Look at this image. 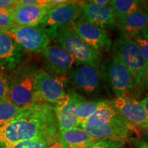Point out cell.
Instances as JSON below:
<instances>
[{"instance_id": "obj_1", "label": "cell", "mask_w": 148, "mask_h": 148, "mask_svg": "<svg viewBox=\"0 0 148 148\" xmlns=\"http://www.w3.org/2000/svg\"><path fill=\"white\" fill-rule=\"evenodd\" d=\"M58 134L53 105L38 103L25 107L15 119L0 126V148H12L25 140Z\"/></svg>"}, {"instance_id": "obj_2", "label": "cell", "mask_w": 148, "mask_h": 148, "mask_svg": "<svg viewBox=\"0 0 148 148\" xmlns=\"http://www.w3.org/2000/svg\"><path fill=\"white\" fill-rule=\"evenodd\" d=\"M38 70L34 63L24 61L8 72L10 90L7 98L21 108L42 103L35 90V79Z\"/></svg>"}, {"instance_id": "obj_3", "label": "cell", "mask_w": 148, "mask_h": 148, "mask_svg": "<svg viewBox=\"0 0 148 148\" xmlns=\"http://www.w3.org/2000/svg\"><path fill=\"white\" fill-rule=\"evenodd\" d=\"M100 69L107 90L114 93L115 97H130V94L138 88L130 72L114 55L101 64Z\"/></svg>"}, {"instance_id": "obj_4", "label": "cell", "mask_w": 148, "mask_h": 148, "mask_svg": "<svg viewBox=\"0 0 148 148\" xmlns=\"http://www.w3.org/2000/svg\"><path fill=\"white\" fill-rule=\"evenodd\" d=\"M56 40L61 48L75 58L76 64H86L99 69L101 54L91 49L72 29L70 25L58 29Z\"/></svg>"}, {"instance_id": "obj_5", "label": "cell", "mask_w": 148, "mask_h": 148, "mask_svg": "<svg viewBox=\"0 0 148 148\" xmlns=\"http://www.w3.org/2000/svg\"><path fill=\"white\" fill-rule=\"evenodd\" d=\"M111 49L112 54L119 59L128 69L134 77L138 88H139L144 79L147 65L134 40L123 35L114 40Z\"/></svg>"}, {"instance_id": "obj_6", "label": "cell", "mask_w": 148, "mask_h": 148, "mask_svg": "<svg viewBox=\"0 0 148 148\" xmlns=\"http://www.w3.org/2000/svg\"><path fill=\"white\" fill-rule=\"evenodd\" d=\"M80 15V1H66L49 10L39 24L50 39L55 38L60 27L71 24Z\"/></svg>"}, {"instance_id": "obj_7", "label": "cell", "mask_w": 148, "mask_h": 148, "mask_svg": "<svg viewBox=\"0 0 148 148\" xmlns=\"http://www.w3.org/2000/svg\"><path fill=\"white\" fill-rule=\"evenodd\" d=\"M69 75H53L39 69L35 79V90L42 103L54 104L66 94Z\"/></svg>"}, {"instance_id": "obj_8", "label": "cell", "mask_w": 148, "mask_h": 148, "mask_svg": "<svg viewBox=\"0 0 148 148\" xmlns=\"http://www.w3.org/2000/svg\"><path fill=\"white\" fill-rule=\"evenodd\" d=\"M72 29L85 43L99 53L108 52L112 41L106 31L79 16L69 24Z\"/></svg>"}, {"instance_id": "obj_9", "label": "cell", "mask_w": 148, "mask_h": 148, "mask_svg": "<svg viewBox=\"0 0 148 148\" xmlns=\"http://www.w3.org/2000/svg\"><path fill=\"white\" fill-rule=\"evenodd\" d=\"M110 102L136 134L139 130H147L148 114L140 101L131 97H119Z\"/></svg>"}, {"instance_id": "obj_10", "label": "cell", "mask_w": 148, "mask_h": 148, "mask_svg": "<svg viewBox=\"0 0 148 148\" xmlns=\"http://www.w3.org/2000/svg\"><path fill=\"white\" fill-rule=\"evenodd\" d=\"M69 82L74 88L87 96L101 91V76L99 69L86 64H76L69 73Z\"/></svg>"}, {"instance_id": "obj_11", "label": "cell", "mask_w": 148, "mask_h": 148, "mask_svg": "<svg viewBox=\"0 0 148 148\" xmlns=\"http://www.w3.org/2000/svg\"><path fill=\"white\" fill-rule=\"evenodd\" d=\"M25 51L34 53H42L49 46L50 38L39 26H15L7 32Z\"/></svg>"}, {"instance_id": "obj_12", "label": "cell", "mask_w": 148, "mask_h": 148, "mask_svg": "<svg viewBox=\"0 0 148 148\" xmlns=\"http://www.w3.org/2000/svg\"><path fill=\"white\" fill-rule=\"evenodd\" d=\"M44 70L53 75H69L75 58L59 45H49L42 53Z\"/></svg>"}, {"instance_id": "obj_13", "label": "cell", "mask_w": 148, "mask_h": 148, "mask_svg": "<svg viewBox=\"0 0 148 148\" xmlns=\"http://www.w3.org/2000/svg\"><path fill=\"white\" fill-rule=\"evenodd\" d=\"M75 90L69 89L63 97L53 104L58 123V132L79 127L75 112Z\"/></svg>"}, {"instance_id": "obj_14", "label": "cell", "mask_w": 148, "mask_h": 148, "mask_svg": "<svg viewBox=\"0 0 148 148\" xmlns=\"http://www.w3.org/2000/svg\"><path fill=\"white\" fill-rule=\"evenodd\" d=\"M27 51L5 32H0V68L10 72L25 61Z\"/></svg>"}, {"instance_id": "obj_15", "label": "cell", "mask_w": 148, "mask_h": 148, "mask_svg": "<svg viewBox=\"0 0 148 148\" xmlns=\"http://www.w3.org/2000/svg\"><path fill=\"white\" fill-rule=\"evenodd\" d=\"M54 6L51 0H44L38 4L14 6V23L16 26L38 27L49 10Z\"/></svg>"}, {"instance_id": "obj_16", "label": "cell", "mask_w": 148, "mask_h": 148, "mask_svg": "<svg viewBox=\"0 0 148 148\" xmlns=\"http://www.w3.org/2000/svg\"><path fill=\"white\" fill-rule=\"evenodd\" d=\"M79 127L97 140H119L126 141L131 132L136 133L125 121L114 122L100 127H92L82 123Z\"/></svg>"}, {"instance_id": "obj_17", "label": "cell", "mask_w": 148, "mask_h": 148, "mask_svg": "<svg viewBox=\"0 0 148 148\" xmlns=\"http://www.w3.org/2000/svg\"><path fill=\"white\" fill-rule=\"evenodd\" d=\"M81 17L100 28L115 25V17L110 5H99L86 1H80Z\"/></svg>"}, {"instance_id": "obj_18", "label": "cell", "mask_w": 148, "mask_h": 148, "mask_svg": "<svg viewBox=\"0 0 148 148\" xmlns=\"http://www.w3.org/2000/svg\"><path fill=\"white\" fill-rule=\"evenodd\" d=\"M115 25L121 31L123 36L133 38L148 26V14L140 9L115 20Z\"/></svg>"}, {"instance_id": "obj_19", "label": "cell", "mask_w": 148, "mask_h": 148, "mask_svg": "<svg viewBox=\"0 0 148 148\" xmlns=\"http://www.w3.org/2000/svg\"><path fill=\"white\" fill-rule=\"evenodd\" d=\"M124 121L125 120L116 110L110 101L102 99L95 113L92 114L84 123L92 127H100L114 122Z\"/></svg>"}, {"instance_id": "obj_20", "label": "cell", "mask_w": 148, "mask_h": 148, "mask_svg": "<svg viewBox=\"0 0 148 148\" xmlns=\"http://www.w3.org/2000/svg\"><path fill=\"white\" fill-rule=\"evenodd\" d=\"M58 137L65 148H87L98 141L80 127L58 132Z\"/></svg>"}, {"instance_id": "obj_21", "label": "cell", "mask_w": 148, "mask_h": 148, "mask_svg": "<svg viewBox=\"0 0 148 148\" xmlns=\"http://www.w3.org/2000/svg\"><path fill=\"white\" fill-rule=\"evenodd\" d=\"M75 112L79 125L84 123L92 114L95 113L101 100L89 101L76 92L75 95Z\"/></svg>"}, {"instance_id": "obj_22", "label": "cell", "mask_w": 148, "mask_h": 148, "mask_svg": "<svg viewBox=\"0 0 148 148\" xmlns=\"http://www.w3.org/2000/svg\"><path fill=\"white\" fill-rule=\"evenodd\" d=\"M141 5L142 1L138 0H112L109 3L114 12L115 20L140 10Z\"/></svg>"}, {"instance_id": "obj_23", "label": "cell", "mask_w": 148, "mask_h": 148, "mask_svg": "<svg viewBox=\"0 0 148 148\" xmlns=\"http://www.w3.org/2000/svg\"><path fill=\"white\" fill-rule=\"evenodd\" d=\"M23 108L16 106L7 97L0 99V126L15 119Z\"/></svg>"}, {"instance_id": "obj_24", "label": "cell", "mask_w": 148, "mask_h": 148, "mask_svg": "<svg viewBox=\"0 0 148 148\" xmlns=\"http://www.w3.org/2000/svg\"><path fill=\"white\" fill-rule=\"evenodd\" d=\"M58 138V134L53 136L25 140L17 144L12 148H48Z\"/></svg>"}, {"instance_id": "obj_25", "label": "cell", "mask_w": 148, "mask_h": 148, "mask_svg": "<svg viewBox=\"0 0 148 148\" xmlns=\"http://www.w3.org/2000/svg\"><path fill=\"white\" fill-rule=\"evenodd\" d=\"M13 8L0 10V32H7L16 26L13 18Z\"/></svg>"}, {"instance_id": "obj_26", "label": "cell", "mask_w": 148, "mask_h": 148, "mask_svg": "<svg viewBox=\"0 0 148 148\" xmlns=\"http://www.w3.org/2000/svg\"><path fill=\"white\" fill-rule=\"evenodd\" d=\"M10 90V80L8 74L0 68V99L8 97Z\"/></svg>"}, {"instance_id": "obj_27", "label": "cell", "mask_w": 148, "mask_h": 148, "mask_svg": "<svg viewBox=\"0 0 148 148\" xmlns=\"http://www.w3.org/2000/svg\"><path fill=\"white\" fill-rule=\"evenodd\" d=\"M125 141L119 140H100L87 148H123Z\"/></svg>"}, {"instance_id": "obj_28", "label": "cell", "mask_w": 148, "mask_h": 148, "mask_svg": "<svg viewBox=\"0 0 148 148\" xmlns=\"http://www.w3.org/2000/svg\"><path fill=\"white\" fill-rule=\"evenodd\" d=\"M136 44L140 51L142 58L145 61L147 67L148 66V39L144 38L139 35L134 37L132 38Z\"/></svg>"}, {"instance_id": "obj_29", "label": "cell", "mask_w": 148, "mask_h": 148, "mask_svg": "<svg viewBox=\"0 0 148 148\" xmlns=\"http://www.w3.org/2000/svg\"><path fill=\"white\" fill-rule=\"evenodd\" d=\"M133 148H148V142L138 138H129L128 140Z\"/></svg>"}, {"instance_id": "obj_30", "label": "cell", "mask_w": 148, "mask_h": 148, "mask_svg": "<svg viewBox=\"0 0 148 148\" xmlns=\"http://www.w3.org/2000/svg\"><path fill=\"white\" fill-rule=\"evenodd\" d=\"M16 3V0H0V10L13 8Z\"/></svg>"}, {"instance_id": "obj_31", "label": "cell", "mask_w": 148, "mask_h": 148, "mask_svg": "<svg viewBox=\"0 0 148 148\" xmlns=\"http://www.w3.org/2000/svg\"><path fill=\"white\" fill-rule=\"evenodd\" d=\"M86 2L99 5H108L110 3V0H89L86 1Z\"/></svg>"}, {"instance_id": "obj_32", "label": "cell", "mask_w": 148, "mask_h": 148, "mask_svg": "<svg viewBox=\"0 0 148 148\" xmlns=\"http://www.w3.org/2000/svg\"><path fill=\"white\" fill-rule=\"evenodd\" d=\"M48 148H65L64 144L62 143V141L59 139V137L54 143H53Z\"/></svg>"}, {"instance_id": "obj_33", "label": "cell", "mask_w": 148, "mask_h": 148, "mask_svg": "<svg viewBox=\"0 0 148 148\" xmlns=\"http://www.w3.org/2000/svg\"><path fill=\"white\" fill-rule=\"evenodd\" d=\"M140 103H141V105L143 106V107L145 109L146 112H147L148 114V94L146 96V97L144 98L143 100H141L140 101Z\"/></svg>"}, {"instance_id": "obj_34", "label": "cell", "mask_w": 148, "mask_h": 148, "mask_svg": "<svg viewBox=\"0 0 148 148\" xmlns=\"http://www.w3.org/2000/svg\"><path fill=\"white\" fill-rule=\"evenodd\" d=\"M139 36L143 37L144 38H146V39H148V26L146 27L145 29L141 31Z\"/></svg>"}, {"instance_id": "obj_35", "label": "cell", "mask_w": 148, "mask_h": 148, "mask_svg": "<svg viewBox=\"0 0 148 148\" xmlns=\"http://www.w3.org/2000/svg\"><path fill=\"white\" fill-rule=\"evenodd\" d=\"M141 9L148 14V1H142Z\"/></svg>"}, {"instance_id": "obj_36", "label": "cell", "mask_w": 148, "mask_h": 148, "mask_svg": "<svg viewBox=\"0 0 148 148\" xmlns=\"http://www.w3.org/2000/svg\"><path fill=\"white\" fill-rule=\"evenodd\" d=\"M142 136L145 138L146 141L148 142V130H145V132H144L143 134H142Z\"/></svg>"}, {"instance_id": "obj_37", "label": "cell", "mask_w": 148, "mask_h": 148, "mask_svg": "<svg viewBox=\"0 0 148 148\" xmlns=\"http://www.w3.org/2000/svg\"><path fill=\"white\" fill-rule=\"evenodd\" d=\"M144 79H145L146 82L148 83V66H147V69H146V70H145V76H144Z\"/></svg>"}]
</instances>
